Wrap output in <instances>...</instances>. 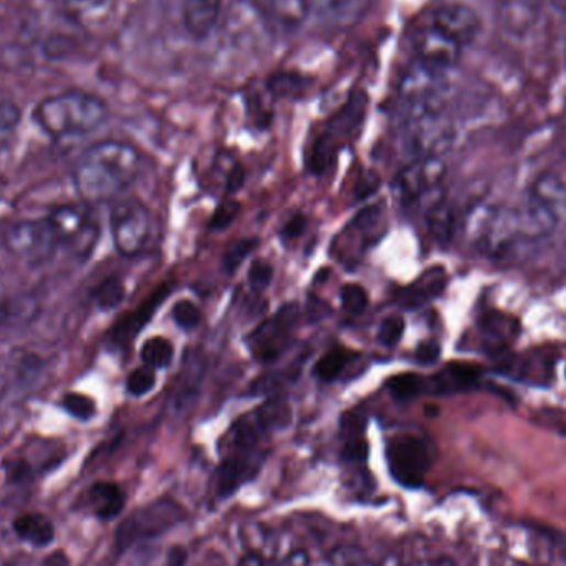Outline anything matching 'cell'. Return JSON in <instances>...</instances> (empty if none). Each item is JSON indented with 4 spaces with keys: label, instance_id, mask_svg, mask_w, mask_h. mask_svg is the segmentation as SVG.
<instances>
[{
    "label": "cell",
    "instance_id": "19",
    "mask_svg": "<svg viewBox=\"0 0 566 566\" xmlns=\"http://www.w3.org/2000/svg\"><path fill=\"white\" fill-rule=\"evenodd\" d=\"M446 283V270L443 266H434V269L423 273L413 285L401 291V294L398 295V304L407 308V311L424 307L427 302L443 294Z\"/></svg>",
    "mask_w": 566,
    "mask_h": 566
},
{
    "label": "cell",
    "instance_id": "48",
    "mask_svg": "<svg viewBox=\"0 0 566 566\" xmlns=\"http://www.w3.org/2000/svg\"><path fill=\"white\" fill-rule=\"evenodd\" d=\"M243 184V170L239 164H233L230 167L229 176H227L226 189L227 193H236Z\"/></svg>",
    "mask_w": 566,
    "mask_h": 566
},
{
    "label": "cell",
    "instance_id": "33",
    "mask_svg": "<svg viewBox=\"0 0 566 566\" xmlns=\"http://www.w3.org/2000/svg\"><path fill=\"white\" fill-rule=\"evenodd\" d=\"M113 2L115 0H62L65 11L77 21L107 11Z\"/></svg>",
    "mask_w": 566,
    "mask_h": 566
},
{
    "label": "cell",
    "instance_id": "2",
    "mask_svg": "<svg viewBox=\"0 0 566 566\" xmlns=\"http://www.w3.org/2000/svg\"><path fill=\"white\" fill-rule=\"evenodd\" d=\"M37 127L54 140L94 133L108 118L101 98L85 91H64L45 98L32 113Z\"/></svg>",
    "mask_w": 566,
    "mask_h": 566
},
{
    "label": "cell",
    "instance_id": "23",
    "mask_svg": "<svg viewBox=\"0 0 566 566\" xmlns=\"http://www.w3.org/2000/svg\"><path fill=\"white\" fill-rule=\"evenodd\" d=\"M12 530L21 542L34 548H45L55 538L54 522L44 513H22L12 523Z\"/></svg>",
    "mask_w": 566,
    "mask_h": 566
},
{
    "label": "cell",
    "instance_id": "3",
    "mask_svg": "<svg viewBox=\"0 0 566 566\" xmlns=\"http://www.w3.org/2000/svg\"><path fill=\"white\" fill-rule=\"evenodd\" d=\"M523 239L538 240L552 236L566 224V181L555 173H545L533 181L525 199L513 207Z\"/></svg>",
    "mask_w": 566,
    "mask_h": 566
},
{
    "label": "cell",
    "instance_id": "5",
    "mask_svg": "<svg viewBox=\"0 0 566 566\" xmlns=\"http://www.w3.org/2000/svg\"><path fill=\"white\" fill-rule=\"evenodd\" d=\"M403 134L416 157H440L456 138L447 105H404Z\"/></svg>",
    "mask_w": 566,
    "mask_h": 566
},
{
    "label": "cell",
    "instance_id": "42",
    "mask_svg": "<svg viewBox=\"0 0 566 566\" xmlns=\"http://www.w3.org/2000/svg\"><path fill=\"white\" fill-rule=\"evenodd\" d=\"M187 558H189V555H187V549L184 546L173 545L164 549L160 558L154 559L150 566H186Z\"/></svg>",
    "mask_w": 566,
    "mask_h": 566
},
{
    "label": "cell",
    "instance_id": "26",
    "mask_svg": "<svg viewBox=\"0 0 566 566\" xmlns=\"http://www.w3.org/2000/svg\"><path fill=\"white\" fill-rule=\"evenodd\" d=\"M174 348L170 340L163 337L151 338L141 348V360L144 367L153 368V370H163L173 361Z\"/></svg>",
    "mask_w": 566,
    "mask_h": 566
},
{
    "label": "cell",
    "instance_id": "50",
    "mask_svg": "<svg viewBox=\"0 0 566 566\" xmlns=\"http://www.w3.org/2000/svg\"><path fill=\"white\" fill-rule=\"evenodd\" d=\"M9 387H11V380H9L4 370H0V400L8 394Z\"/></svg>",
    "mask_w": 566,
    "mask_h": 566
},
{
    "label": "cell",
    "instance_id": "40",
    "mask_svg": "<svg viewBox=\"0 0 566 566\" xmlns=\"http://www.w3.org/2000/svg\"><path fill=\"white\" fill-rule=\"evenodd\" d=\"M173 317L176 325H179L181 328H186V330H191V328L199 325L200 312L197 311L196 305L183 301L174 305Z\"/></svg>",
    "mask_w": 566,
    "mask_h": 566
},
{
    "label": "cell",
    "instance_id": "49",
    "mask_svg": "<svg viewBox=\"0 0 566 566\" xmlns=\"http://www.w3.org/2000/svg\"><path fill=\"white\" fill-rule=\"evenodd\" d=\"M429 566H457L456 562H454L450 556L440 555L436 556V558L431 559Z\"/></svg>",
    "mask_w": 566,
    "mask_h": 566
},
{
    "label": "cell",
    "instance_id": "28",
    "mask_svg": "<svg viewBox=\"0 0 566 566\" xmlns=\"http://www.w3.org/2000/svg\"><path fill=\"white\" fill-rule=\"evenodd\" d=\"M328 566H378L358 545H338L327 555Z\"/></svg>",
    "mask_w": 566,
    "mask_h": 566
},
{
    "label": "cell",
    "instance_id": "32",
    "mask_svg": "<svg viewBox=\"0 0 566 566\" xmlns=\"http://www.w3.org/2000/svg\"><path fill=\"white\" fill-rule=\"evenodd\" d=\"M35 307L29 298H14L0 305V327H12L18 322H29L34 317Z\"/></svg>",
    "mask_w": 566,
    "mask_h": 566
},
{
    "label": "cell",
    "instance_id": "37",
    "mask_svg": "<svg viewBox=\"0 0 566 566\" xmlns=\"http://www.w3.org/2000/svg\"><path fill=\"white\" fill-rule=\"evenodd\" d=\"M154 384H156V373L153 368L143 367L138 368L128 377L127 390L133 396H144L153 390Z\"/></svg>",
    "mask_w": 566,
    "mask_h": 566
},
{
    "label": "cell",
    "instance_id": "43",
    "mask_svg": "<svg viewBox=\"0 0 566 566\" xmlns=\"http://www.w3.org/2000/svg\"><path fill=\"white\" fill-rule=\"evenodd\" d=\"M305 229H307V219H305V216H302V214H298V216L292 217V219L283 226L280 236H282V239L285 240V242H289V240H294L297 239V237H301L302 233L305 232Z\"/></svg>",
    "mask_w": 566,
    "mask_h": 566
},
{
    "label": "cell",
    "instance_id": "41",
    "mask_svg": "<svg viewBox=\"0 0 566 566\" xmlns=\"http://www.w3.org/2000/svg\"><path fill=\"white\" fill-rule=\"evenodd\" d=\"M273 270L269 263L263 262V260H255V262L250 265L249 270V283L250 287L255 292H263L266 287H269L270 282H272Z\"/></svg>",
    "mask_w": 566,
    "mask_h": 566
},
{
    "label": "cell",
    "instance_id": "38",
    "mask_svg": "<svg viewBox=\"0 0 566 566\" xmlns=\"http://www.w3.org/2000/svg\"><path fill=\"white\" fill-rule=\"evenodd\" d=\"M404 334V320L401 317H390L378 328V341L383 347L393 348L401 341Z\"/></svg>",
    "mask_w": 566,
    "mask_h": 566
},
{
    "label": "cell",
    "instance_id": "14",
    "mask_svg": "<svg viewBox=\"0 0 566 566\" xmlns=\"http://www.w3.org/2000/svg\"><path fill=\"white\" fill-rule=\"evenodd\" d=\"M368 417L363 411H350L345 414L340 424L341 460L347 464L348 469L360 482L367 483L370 474L367 472L368 456H370V444L367 440ZM367 487V486H364Z\"/></svg>",
    "mask_w": 566,
    "mask_h": 566
},
{
    "label": "cell",
    "instance_id": "1",
    "mask_svg": "<svg viewBox=\"0 0 566 566\" xmlns=\"http://www.w3.org/2000/svg\"><path fill=\"white\" fill-rule=\"evenodd\" d=\"M141 156L123 141H101L88 148L74 171L78 196L87 204H101L117 197L137 179Z\"/></svg>",
    "mask_w": 566,
    "mask_h": 566
},
{
    "label": "cell",
    "instance_id": "46",
    "mask_svg": "<svg viewBox=\"0 0 566 566\" xmlns=\"http://www.w3.org/2000/svg\"><path fill=\"white\" fill-rule=\"evenodd\" d=\"M272 566H311V555L307 549H295V552L289 553L279 565Z\"/></svg>",
    "mask_w": 566,
    "mask_h": 566
},
{
    "label": "cell",
    "instance_id": "30",
    "mask_svg": "<svg viewBox=\"0 0 566 566\" xmlns=\"http://www.w3.org/2000/svg\"><path fill=\"white\" fill-rule=\"evenodd\" d=\"M347 363L348 355H345L341 350H331L328 351L327 355H324V357L318 360V363L315 364L314 374L318 380L330 383V381L340 378V374L344 373L345 368H347Z\"/></svg>",
    "mask_w": 566,
    "mask_h": 566
},
{
    "label": "cell",
    "instance_id": "7",
    "mask_svg": "<svg viewBox=\"0 0 566 566\" xmlns=\"http://www.w3.org/2000/svg\"><path fill=\"white\" fill-rule=\"evenodd\" d=\"M187 519V510L173 499H157L134 510L117 532L121 549L157 538Z\"/></svg>",
    "mask_w": 566,
    "mask_h": 566
},
{
    "label": "cell",
    "instance_id": "27",
    "mask_svg": "<svg viewBox=\"0 0 566 566\" xmlns=\"http://www.w3.org/2000/svg\"><path fill=\"white\" fill-rule=\"evenodd\" d=\"M427 383L420 374L404 373L391 378L388 391L396 401H413L426 391Z\"/></svg>",
    "mask_w": 566,
    "mask_h": 566
},
{
    "label": "cell",
    "instance_id": "13",
    "mask_svg": "<svg viewBox=\"0 0 566 566\" xmlns=\"http://www.w3.org/2000/svg\"><path fill=\"white\" fill-rule=\"evenodd\" d=\"M447 72L436 70L416 61L401 78L403 105H447Z\"/></svg>",
    "mask_w": 566,
    "mask_h": 566
},
{
    "label": "cell",
    "instance_id": "39",
    "mask_svg": "<svg viewBox=\"0 0 566 566\" xmlns=\"http://www.w3.org/2000/svg\"><path fill=\"white\" fill-rule=\"evenodd\" d=\"M239 203H236V200H224V203L217 207L216 213H214L213 219H210V229H226V227H229L230 224L236 220V217L239 216Z\"/></svg>",
    "mask_w": 566,
    "mask_h": 566
},
{
    "label": "cell",
    "instance_id": "20",
    "mask_svg": "<svg viewBox=\"0 0 566 566\" xmlns=\"http://www.w3.org/2000/svg\"><path fill=\"white\" fill-rule=\"evenodd\" d=\"M87 503L97 519L110 522L121 515L127 505V493L111 480H98L87 492Z\"/></svg>",
    "mask_w": 566,
    "mask_h": 566
},
{
    "label": "cell",
    "instance_id": "15",
    "mask_svg": "<svg viewBox=\"0 0 566 566\" xmlns=\"http://www.w3.org/2000/svg\"><path fill=\"white\" fill-rule=\"evenodd\" d=\"M462 45L457 44L453 39L434 28L421 29L414 37V51H416L417 62L436 68V70L447 72L456 67L457 62L462 55Z\"/></svg>",
    "mask_w": 566,
    "mask_h": 566
},
{
    "label": "cell",
    "instance_id": "18",
    "mask_svg": "<svg viewBox=\"0 0 566 566\" xmlns=\"http://www.w3.org/2000/svg\"><path fill=\"white\" fill-rule=\"evenodd\" d=\"M179 11L184 31L196 41H203L219 21L220 0H181Z\"/></svg>",
    "mask_w": 566,
    "mask_h": 566
},
{
    "label": "cell",
    "instance_id": "34",
    "mask_svg": "<svg viewBox=\"0 0 566 566\" xmlns=\"http://www.w3.org/2000/svg\"><path fill=\"white\" fill-rule=\"evenodd\" d=\"M65 411L75 420L88 421L97 413V404L87 394L81 393H68L67 396L62 401Z\"/></svg>",
    "mask_w": 566,
    "mask_h": 566
},
{
    "label": "cell",
    "instance_id": "36",
    "mask_svg": "<svg viewBox=\"0 0 566 566\" xmlns=\"http://www.w3.org/2000/svg\"><path fill=\"white\" fill-rule=\"evenodd\" d=\"M341 305L351 315L364 314L368 307V295L361 285L348 283L340 292Z\"/></svg>",
    "mask_w": 566,
    "mask_h": 566
},
{
    "label": "cell",
    "instance_id": "21",
    "mask_svg": "<svg viewBox=\"0 0 566 566\" xmlns=\"http://www.w3.org/2000/svg\"><path fill=\"white\" fill-rule=\"evenodd\" d=\"M171 292H173V285H171L170 282H164L163 285H160L133 314L128 315V317L118 325L117 330H115V338H117L120 344L133 340L134 335L143 330L144 325L153 318L157 308L170 297Z\"/></svg>",
    "mask_w": 566,
    "mask_h": 566
},
{
    "label": "cell",
    "instance_id": "12",
    "mask_svg": "<svg viewBox=\"0 0 566 566\" xmlns=\"http://www.w3.org/2000/svg\"><path fill=\"white\" fill-rule=\"evenodd\" d=\"M48 220L57 233L61 247H68L72 252L80 257L88 255L94 250L98 239V227L80 207H55Z\"/></svg>",
    "mask_w": 566,
    "mask_h": 566
},
{
    "label": "cell",
    "instance_id": "9",
    "mask_svg": "<svg viewBox=\"0 0 566 566\" xmlns=\"http://www.w3.org/2000/svg\"><path fill=\"white\" fill-rule=\"evenodd\" d=\"M110 227L118 252L123 257L138 255L150 240V210L140 200H121L111 209Z\"/></svg>",
    "mask_w": 566,
    "mask_h": 566
},
{
    "label": "cell",
    "instance_id": "22",
    "mask_svg": "<svg viewBox=\"0 0 566 566\" xmlns=\"http://www.w3.org/2000/svg\"><path fill=\"white\" fill-rule=\"evenodd\" d=\"M482 377V370L476 364L450 363L446 368L434 374L429 387L437 394L462 393L472 390Z\"/></svg>",
    "mask_w": 566,
    "mask_h": 566
},
{
    "label": "cell",
    "instance_id": "44",
    "mask_svg": "<svg viewBox=\"0 0 566 566\" xmlns=\"http://www.w3.org/2000/svg\"><path fill=\"white\" fill-rule=\"evenodd\" d=\"M378 186H380V179H378L377 174L364 173L358 181L357 187H355L357 199H367L378 189Z\"/></svg>",
    "mask_w": 566,
    "mask_h": 566
},
{
    "label": "cell",
    "instance_id": "16",
    "mask_svg": "<svg viewBox=\"0 0 566 566\" xmlns=\"http://www.w3.org/2000/svg\"><path fill=\"white\" fill-rule=\"evenodd\" d=\"M431 25L439 29L443 34L462 47L472 44L482 31V21H480L479 14L469 6L459 4V2H450V4L437 8Z\"/></svg>",
    "mask_w": 566,
    "mask_h": 566
},
{
    "label": "cell",
    "instance_id": "29",
    "mask_svg": "<svg viewBox=\"0 0 566 566\" xmlns=\"http://www.w3.org/2000/svg\"><path fill=\"white\" fill-rule=\"evenodd\" d=\"M123 282L117 279V276L105 280L94 292V302L101 311H113V308H117L118 305L123 302Z\"/></svg>",
    "mask_w": 566,
    "mask_h": 566
},
{
    "label": "cell",
    "instance_id": "25",
    "mask_svg": "<svg viewBox=\"0 0 566 566\" xmlns=\"http://www.w3.org/2000/svg\"><path fill=\"white\" fill-rule=\"evenodd\" d=\"M427 229H429L431 236L440 246H449L450 240L454 239L456 233V213H454L453 206L446 200H436L431 204L429 209L426 214Z\"/></svg>",
    "mask_w": 566,
    "mask_h": 566
},
{
    "label": "cell",
    "instance_id": "11",
    "mask_svg": "<svg viewBox=\"0 0 566 566\" xmlns=\"http://www.w3.org/2000/svg\"><path fill=\"white\" fill-rule=\"evenodd\" d=\"M444 174L440 157H416L394 179V196L403 206H416L440 186Z\"/></svg>",
    "mask_w": 566,
    "mask_h": 566
},
{
    "label": "cell",
    "instance_id": "35",
    "mask_svg": "<svg viewBox=\"0 0 566 566\" xmlns=\"http://www.w3.org/2000/svg\"><path fill=\"white\" fill-rule=\"evenodd\" d=\"M257 247V239H243L230 246L222 257V270L227 273H233L239 269L240 263L252 253Z\"/></svg>",
    "mask_w": 566,
    "mask_h": 566
},
{
    "label": "cell",
    "instance_id": "8",
    "mask_svg": "<svg viewBox=\"0 0 566 566\" xmlns=\"http://www.w3.org/2000/svg\"><path fill=\"white\" fill-rule=\"evenodd\" d=\"M4 246L12 255L29 265L37 266L51 262L61 242L48 217L21 220L4 233Z\"/></svg>",
    "mask_w": 566,
    "mask_h": 566
},
{
    "label": "cell",
    "instance_id": "17",
    "mask_svg": "<svg viewBox=\"0 0 566 566\" xmlns=\"http://www.w3.org/2000/svg\"><path fill=\"white\" fill-rule=\"evenodd\" d=\"M266 24L282 31L298 28L308 18V0H247Z\"/></svg>",
    "mask_w": 566,
    "mask_h": 566
},
{
    "label": "cell",
    "instance_id": "24",
    "mask_svg": "<svg viewBox=\"0 0 566 566\" xmlns=\"http://www.w3.org/2000/svg\"><path fill=\"white\" fill-rule=\"evenodd\" d=\"M363 0H308V15L325 24L341 25L353 21L360 14Z\"/></svg>",
    "mask_w": 566,
    "mask_h": 566
},
{
    "label": "cell",
    "instance_id": "10",
    "mask_svg": "<svg viewBox=\"0 0 566 566\" xmlns=\"http://www.w3.org/2000/svg\"><path fill=\"white\" fill-rule=\"evenodd\" d=\"M297 320L298 308L295 305H285L272 318L263 322L247 338V347L252 357L263 363L282 357L291 345Z\"/></svg>",
    "mask_w": 566,
    "mask_h": 566
},
{
    "label": "cell",
    "instance_id": "45",
    "mask_svg": "<svg viewBox=\"0 0 566 566\" xmlns=\"http://www.w3.org/2000/svg\"><path fill=\"white\" fill-rule=\"evenodd\" d=\"M440 357V347L436 341H426V344L420 345L416 350V360L421 364L436 363Z\"/></svg>",
    "mask_w": 566,
    "mask_h": 566
},
{
    "label": "cell",
    "instance_id": "47",
    "mask_svg": "<svg viewBox=\"0 0 566 566\" xmlns=\"http://www.w3.org/2000/svg\"><path fill=\"white\" fill-rule=\"evenodd\" d=\"M237 566H272L266 555L260 552H253V549H247L246 555L240 556Z\"/></svg>",
    "mask_w": 566,
    "mask_h": 566
},
{
    "label": "cell",
    "instance_id": "51",
    "mask_svg": "<svg viewBox=\"0 0 566 566\" xmlns=\"http://www.w3.org/2000/svg\"><path fill=\"white\" fill-rule=\"evenodd\" d=\"M552 2L559 11H566V0H552Z\"/></svg>",
    "mask_w": 566,
    "mask_h": 566
},
{
    "label": "cell",
    "instance_id": "31",
    "mask_svg": "<svg viewBox=\"0 0 566 566\" xmlns=\"http://www.w3.org/2000/svg\"><path fill=\"white\" fill-rule=\"evenodd\" d=\"M21 124V110L14 104L0 101V153L12 143Z\"/></svg>",
    "mask_w": 566,
    "mask_h": 566
},
{
    "label": "cell",
    "instance_id": "4",
    "mask_svg": "<svg viewBox=\"0 0 566 566\" xmlns=\"http://www.w3.org/2000/svg\"><path fill=\"white\" fill-rule=\"evenodd\" d=\"M464 229L474 249L489 259H503L516 243L525 240L513 207H474Z\"/></svg>",
    "mask_w": 566,
    "mask_h": 566
},
{
    "label": "cell",
    "instance_id": "6",
    "mask_svg": "<svg viewBox=\"0 0 566 566\" xmlns=\"http://www.w3.org/2000/svg\"><path fill=\"white\" fill-rule=\"evenodd\" d=\"M387 462L391 479L407 490H417L426 483L433 469L434 449L426 437L417 434H396L387 444Z\"/></svg>",
    "mask_w": 566,
    "mask_h": 566
}]
</instances>
